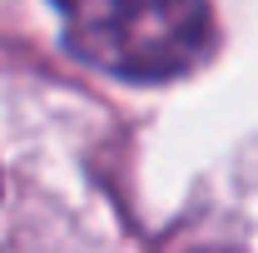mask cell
Wrapping results in <instances>:
<instances>
[{"label":"cell","mask_w":258,"mask_h":253,"mask_svg":"<svg viewBox=\"0 0 258 253\" xmlns=\"http://www.w3.org/2000/svg\"><path fill=\"white\" fill-rule=\"evenodd\" d=\"M70 55L119 80H179L214 45L209 0H55Z\"/></svg>","instance_id":"6da1fadb"}]
</instances>
